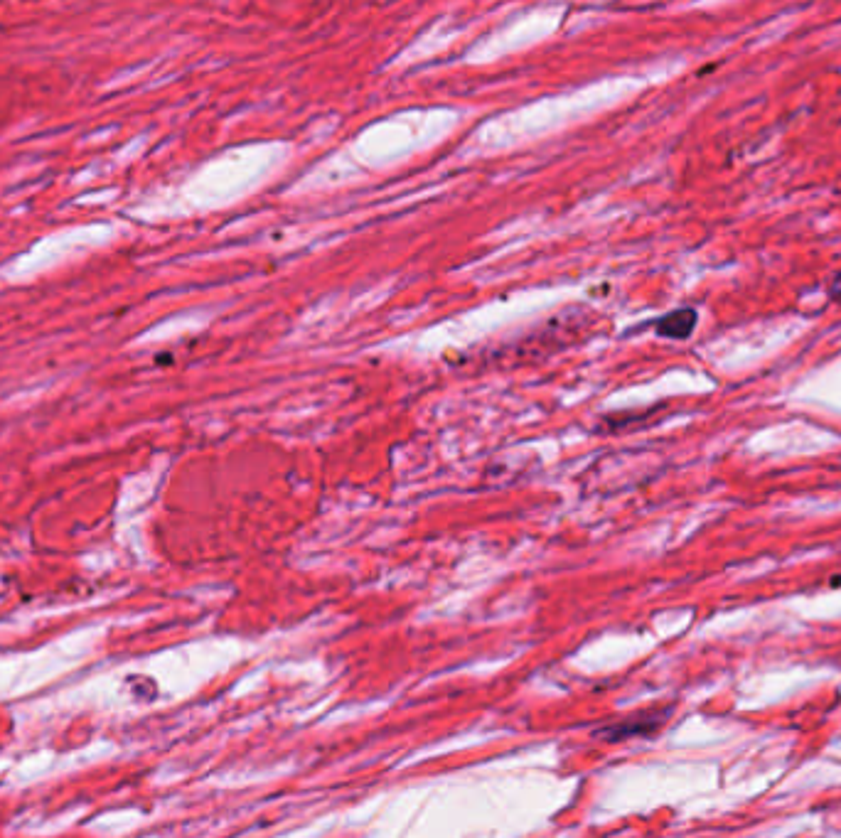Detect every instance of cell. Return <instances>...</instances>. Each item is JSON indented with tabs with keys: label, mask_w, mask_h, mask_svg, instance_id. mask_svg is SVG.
<instances>
[{
	"label": "cell",
	"mask_w": 841,
	"mask_h": 838,
	"mask_svg": "<svg viewBox=\"0 0 841 838\" xmlns=\"http://www.w3.org/2000/svg\"><path fill=\"white\" fill-rule=\"evenodd\" d=\"M696 327V310L682 308L674 310V313L664 315V318L657 322V335L669 337V340H687V337L694 332Z\"/></svg>",
	"instance_id": "1"
},
{
	"label": "cell",
	"mask_w": 841,
	"mask_h": 838,
	"mask_svg": "<svg viewBox=\"0 0 841 838\" xmlns=\"http://www.w3.org/2000/svg\"><path fill=\"white\" fill-rule=\"evenodd\" d=\"M829 295H832L834 300H841V271L834 276V281L829 283Z\"/></svg>",
	"instance_id": "2"
}]
</instances>
